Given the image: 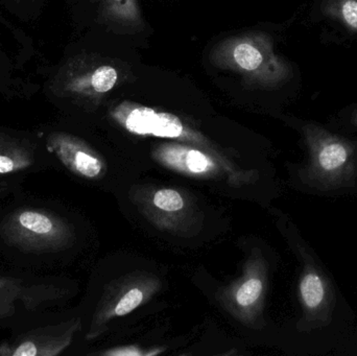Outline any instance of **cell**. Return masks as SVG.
Masks as SVG:
<instances>
[{"label": "cell", "mask_w": 357, "mask_h": 356, "mask_svg": "<svg viewBox=\"0 0 357 356\" xmlns=\"http://www.w3.org/2000/svg\"><path fill=\"white\" fill-rule=\"evenodd\" d=\"M114 115L131 133L138 135L177 138L184 132L182 121L176 115L157 112L139 105L125 102L116 109Z\"/></svg>", "instance_id": "cell-7"}, {"label": "cell", "mask_w": 357, "mask_h": 356, "mask_svg": "<svg viewBox=\"0 0 357 356\" xmlns=\"http://www.w3.org/2000/svg\"><path fill=\"white\" fill-rule=\"evenodd\" d=\"M116 2L117 6H121V2H128V0H114Z\"/></svg>", "instance_id": "cell-17"}, {"label": "cell", "mask_w": 357, "mask_h": 356, "mask_svg": "<svg viewBox=\"0 0 357 356\" xmlns=\"http://www.w3.org/2000/svg\"><path fill=\"white\" fill-rule=\"evenodd\" d=\"M299 291L304 309L312 321L326 323L333 311L335 291L326 274L314 261L304 270Z\"/></svg>", "instance_id": "cell-8"}, {"label": "cell", "mask_w": 357, "mask_h": 356, "mask_svg": "<svg viewBox=\"0 0 357 356\" xmlns=\"http://www.w3.org/2000/svg\"><path fill=\"white\" fill-rule=\"evenodd\" d=\"M261 292L262 282L259 279H250L237 292V302L241 307H250L258 300Z\"/></svg>", "instance_id": "cell-11"}, {"label": "cell", "mask_w": 357, "mask_h": 356, "mask_svg": "<svg viewBox=\"0 0 357 356\" xmlns=\"http://www.w3.org/2000/svg\"><path fill=\"white\" fill-rule=\"evenodd\" d=\"M54 162L37 135L0 130V181L22 180L52 169Z\"/></svg>", "instance_id": "cell-6"}, {"label": "cell", "mask_w": 357, "mask_h": 356, "mask_svg": "<svg viewBox=\"0 0 357 356\" xmlns=\"http://www.w3.org/2000/svg\"><path fill=\"white\" fill-rule=\"evenodd\" d=\"M77 322L63 321L52 311L22 324L0 342V356H58L70 346Z\"/></svg>", "instance_id": "cell-5"}, {"label": "cell", "mask_w": 357, "mask_h": 356, "mask_svg": "<svg viewBox=\"0 0 357 356\" xmlns=\"http://www.w3.org/2000/svg\"><path fill=\"white\" fill-rule=\"evenodd\" d=\"M310 162L306 178L312 187L337 189L354 185L356 177V148L352 142L318 127L306 132Z\"/></svg>", "instance_id": "cell-4"}, {"label": "cell", "mask_w": 357, "mask_h": 356, "mask_svg": "<svg viewBox=\"0 0 357 356\" xmlns=\"http://www.w3.org/2000/svg\"><path fill=\"white\" fill-rule=\"evenodd\" d=\"M66 295L56 276L0 265V330H10L60 304Z\"/></svg>", "instance_id": "cell-2"}, {"label": "cell", "mask_w": 357, "mask_h": 356, "mask_svg": "<svg viewBox=\"0 0 357 356\" xmlns=\"http://www.w3.org/2000/svg\"><path fill=\"white\" fill-rule=\"evenodd\" d=\"M73 227L60 206L21 188L0 201V261L45 273L64 256Z\"/></svg>", "instance_id": "cell-1"}, {"label": "cell", "mask_w": 357, "mask_h": 356, "mask_svg": "<svg viewBox=\"0 0 357 356\" xmlns=\"http://www.w3.org/2000/svg\"><path fill=\"white\" fill-rule=\"evenodd\" d=\"M154 203L158 208L165 211H177L183 208L182 198L173 189L159 190L155 194Z\"/></svg>", "instance_id": "cell-12"}, {"label": "cell", "mask_w": 357, "mask_h": 356, "mask_svg": "<svg viewBox=\"0 0 357 356\" xmlns=\"http://www.w3.org/2000/svg\"><path fill=\"white\" fill-rule=\"evenodd\" d=\"M218 66L237 71L252 83L277 85L287 79L289 67L275 54L270 40L262 35H247L227 40L213 52Z\"/></svg>", "instance_id": "cell-3"}, {"label": "cell", "mask_w": 357, "mask_h": 356, "mask_svg": "<svg viewBox=\"0 0 357 356\" xmlns=\"http://www.w3.org/2000/svg\"><path fill=\"white\" fill-rule=\"evenodd\" d=\"M142 299H144V294L137 288H133L119 301L116 309H115V314L119 317L128 315V314L133 311L136 307H139L140 303L142 302Z\"/></svg>", "instance_id": "cell-13"}, {"label": "cell", "mask_w": 357, "mask_h": 356, "mask_svg": "<svg viewBox=\"0 0 357 356\" xmlns=\"http://www.w3.org/2000/svg\"><path fill=\"white\" fill-rule=\"evenodd\" d=\"M174 154L185 160V167L191 173H199L207 171L210 161L206 155L197 150H186L183 148H169Z\"/></svg>", "instance_id": "cell-10"}, {"label": "cell", "mask_w": 357, "mask_h": 356, "mask_svg": "<svg viewBox=\"0 0 357 356\" xmlns=\"http://www.w3.org/2000/svg\"><path fill=\"white\" fill-rule=\"evenodd\" d=\"M107 355H139V353L138 351H114V353H107Z\"/></svg>", "instance_id": "cell-16"}, {"label": "cell", "mask_w": 357, "mask_h": 356, "mask_svg": "<svg viewBox=\"0 0 357 356\" xmlns=\"http://www.w3.org/2000/svg\"><path fill=\"white\" fill-rule=\"evenodd\" d=\"M117 71L112 66H100L93 71L90 77V86L96 93H107L117 82Z\"/></svg>", "instance_id": "cell-9"}, {"label": "cell", "mask_w": 357, "mask_h": 356, "mask_svg": "<svg viewBox=\"0 0 357 356\" xmlns=\"http://www.w3.org/2000/svg\"><path fill=\"white\" fill-rule=\"evenodd\" d=\"M342 15L348 25L357 29V1L347 0L342 6Z\"/></svg>", "instance_id": "cell-14"}, {"label": "cell", "mask_w": 357, "mask_h": 356, "mask_svg": "<svg viewBox=\"0 0 357 356\" xmlns=\"http://www.w3.org/2000/svg\"><path fill=\"white\" fill-rule=\"evenodd\" d=\"M24 181L22 180H10V181H0V201L8 198L14 192H18L23 188L22 184Z\"/></svg>", "instance_id": "cell-15"}]
</instances>
